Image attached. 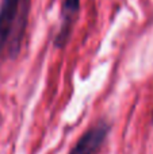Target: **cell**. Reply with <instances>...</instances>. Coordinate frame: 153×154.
<instances>
[{"label": "cell", "mask_w": 153, "mask_h": 154, "mask_svg": "<svg viewBox=\"0 0 153 154\" xmlns=\"http://www.w3.org/2000/svg\"><path fill=\"white\" fill-rule=\"evenodd\" d=\"M31 0H2L0 4V56L10 46L11 57L19 53Z\"/></svg>", "instance_id": "6da1fadb"}, {"label": "cell", "mask_w": 153, "mask_h": 154, "mask_svg": "<svg viewBox=\"0 0 153 154\" xmlns=\"http://www.w3.org/2000/svg\"><path fill=\"white\" fill-rule=\"evenodd\" d=\"M108 131H110V125L105 120L98 122L81 135V138L77 141L69 154H95L106 141Z\"/></svg>", "instance_id": "7a4b0ae2"}, {"label": "cell", "mask_w": 153, "mask_h": 154, "mask_svg": "<svg viewBox=\"0 0 153 154\" xmlns=\"http://www.w3.org/2000/svg\"><path fill=\"white\" fill-rule=\"evenodd\" d=\"M79 10H80V0H64L61 11V26L54 39V46L57 49L67 46L70 34H72L73 24L77 18Z\"/></svg>", "instance_id": "3957f363"}]
</instances>
